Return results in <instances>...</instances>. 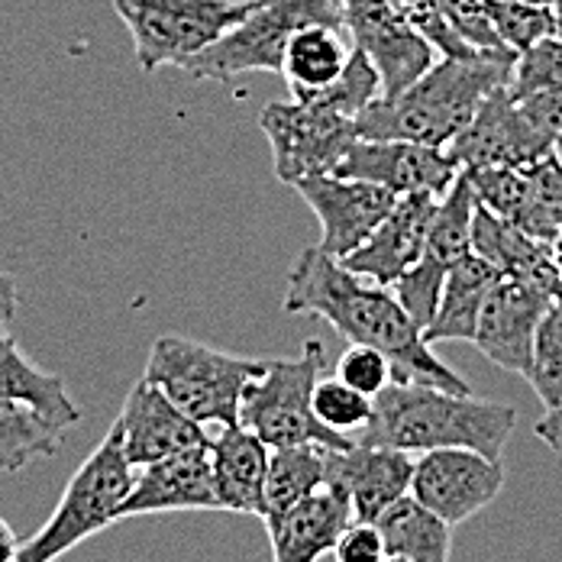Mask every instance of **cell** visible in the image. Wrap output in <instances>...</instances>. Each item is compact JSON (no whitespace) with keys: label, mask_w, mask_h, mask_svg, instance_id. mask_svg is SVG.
I'll list each match as a JSON object with an SVG mask.
<instances>
[{"label":"cell","mask_w":562,"mask_h":562,"mask_svg":"<svg viewBox=\"0 0 562 562\" xmlns=\"http://www.w3.org/2000/svg\"><path fill=\"white\" fill-rule=\"evenodd\" d=\"M281 311L324 317L349 342L382 349L392 362L394 382L437 385L452 394H472L465 379H459L450 366H443L430 352L424 330L404 311L392 288H382L349 272L321 246H307L294 259L284 284Z\"/></svg>","instance_id":"1"},{"label":"cell","mask_w":562,"mask_h":562,"mask_svg":"<svg viewBox=\"0 0 562 562\" xmlns=\"http://www.w3.org/2000/svg\"><path fill=\"white\" fill-rule=\"evenodd\" d=\"M514 53L437 56V61L401 94L379 98L359 113V139H404L447 149L482 108V101L510 81Z\"/></svg>","instance_id":"2"},{"label":"cell","mask_w":562,"mask_h":562,"mask_svg":"<svg viewBox=\"0 0 562 562\" xmlns=\"http://www.w3.org/2000/svg\"><path fill=\"white\" fill-rule=\"evenodd\" d=\"M517 427V407L452 394L437 385L392 382L372 397V417L356 443L404 452L475 450L502 459Z\"/></svg>","instance_id":"3"},{"label":"cell","mask_w":562,"mask_h":562,"mask_svg":"<svg viewBox=\"0 0 562 562\" xmlns=\"http://www.w3.org/2000/svg\"><path fill=\"white\" fill-rule=\"evenodd\" d=\"M269 359L221 352L188 337H159L149 349L143 379L201 427L239 424L246 389L266 372Z\"/></svg>","instance_id":"4"},{"label":"cell","mask_w":562,"mask_h":562,"mask_svg":"<svg viewBox=\"0 0 562 562\" xmlns=\"http://www.w3.org/2000/svg\"><path fill=\"white\" fill-rule=\"evenodd\" d=\"M133 475L136 469L123 452L120 427L113 420L108 437L68 479L49 520L26 543H20L13 562H58L85 540L104 533L116 524V510L133 488Z\"/></svg>","instance_id":"5"},{"label":"cell","mask_w":562,"mask_h":562,"mask_svg":"<svg viewBox=\"0 0 562 562\" xmlns=\"http://www.w3.org/2000/svg\"><path fill=\"white\" fill-rule=\"evenodd\" d=\"M324 366L327 356L317 339H307L297 359H269L266 372L243 394L239 424L249 434H256L269 450L304 447V443H317L339 452L352 450L356 447L352 437H342L314 417L311 394L321 382Z\"/></svg>","instance_id":"6"},{"label":"cell","mask_w":562,"mask_h":562,"mask_svg":"<svg viewBox=\"0 0 562 562\" xmlns=\"http://www.w3.org/2000/svg\"><path fill=\"white\" fill-rule=\"evenodd\" d=\"M304 26H342L339 0H252L236 26L181 68L191 78L217 85H229L249 71H281L288 40Z\"/></svg>","instance_id":"7"},{"label":"cell","mask_w":562,"mask_h":562,"mask_svg":"<svg viewBox=\"0 0 562 562\" xmlns=\"http://www.w3.org/2000/svg\"><path fill=\"white\" fill-rule=\"evenodd\" d=\"M249 7L252 0H113L146 75L162 65L181 68L236 26Z\"/></svg>","instance_id":"8"},{"label":"cell","mask_w":562,"mask_h":562,"mask_svg":"<svg viewBox=\"0 0 562 562\" xmlns=\"http://www.w3.org/2000/svg\"><path fill=\"white\" fill-rule=\"evenodd\" d=\"M259 130L272 146L276 178L294 184L311 175L337 171L339 159L359 139L356 120L317 101H272L259 113Z\"/></svg>","instance_id":"9"},{"label":"cell","mask_w":562,"mask_h":562,"mask_svg":"<svg viewBox=\"0 0 562 562\" xmlns=\"http://www.w3.org/2000/svg\"><path fill=\"white\" fill-rule=\"evenodd\" d=\"M472 217H475V191L465 171H459L447 194L437 201L424 256L392 284L397 301L404 304V311L414 317L420 330L434 321L447 272L462 256L472 252Z\"/></svg>","instance_id":"10"},{"label":"cell","mask_w":562,"mask_h":562,"mask_svg":"<svg viewBox=\"0 0 562 562\" xmlns=\"http://www.w3.org/2000/svg\"><path fill=\"white\" fill-rule=\"evenodd\" d=\"M505 488V462L475 450H427L414 459L411 498L440 514L450 527L472 520Z\"/></svg>","instance_id":"11"},{"label":"cell","mask_w":562,"mask_h":562,"mask_svg":"<svg viewBox=\"0 0 562 562\" xmlns=\"http://www.w3.org/2000/svg\"><path fill=\"white\" fill-rule=\"evenodd\" d=\"M339 7L352 46L372 58L382 75V98L401 94L437 61V49L392 0H339Z\"/></svg>","instance_id":"12"},{"label":"cell","mask_w":562,"mask_h":562,"mask_svg":"<svg viewBox=\"0 0 562 562\" xmlns=\"http://www.w3.org/2000/svg\"><path fill=\"white\" fill-rule=\"evenodd\" d=\"M301 201L314 211L321 221V249L334 259H346L356 252L375 226L389 217L397 194L389 188L359 181V178H342V175H311L291 184Z\"/></svg>","instance_id":"13"},{"label":"cell","mask_w":562,"mask_h":562,"mask_svg":"<svg viewBox=\"0 0 562 562\" xmlns=\"http://www.w3.org/2000/svg\"><path fill=\"white\" fill-rule=\"evenodd\" d=\"M557 301L553 291L520 279H498L475 324V349L510 375H527L533 339L543 314Z\"/></svg>","instance_id":"14"},{"label":"cell","mask_w":562,"mask_h":562,"mask_svg":"<svg viewBox=\"0 0 562 562\" xmlns=\"http://www.w3.org/2000/svg\"><path fill=\"white\" fill-rule=\"evenodd\" d=\"M553 149L537 136L530 120L524 116L510 88H495L465 130L447 146V156L459 169L482 166H533Z\"/></svg>","instance_id":"15"},{"label":"cell","mask_w":562,"mask_h":562,"mask_svg":"<svg viewBox=\"0 0 562 562\" xmlns=\"http://www.w3.org/2000/svg\"><path fill=\"white\" fill-rule=\"evenodd\" d=\"M459 171L462 169L447 156V149L404 139H356L334 175L389 188L397 198L417 191L443 198Z\"/></svg>","instance_id":"16"},{"label":"cell","mask_w":562,"mask_h":562,"mask_svg":"<svg viewBox=\"0 0 562 562\" xmlns=\"http://www.w3.org/2000/svg\"><path fill=\"white\" fill-rule=\"evenodd\" d=\"M175 510H221L207 443L139 465L130 495L116 510V524L130 517L175 514Z\"/></svg>","instance_id":"17"},{"label":"cell","mask_w":562,"mask_h":562,"mask_svg":"<svg viewBox=\"0 0 562 562\" xmlns=\"http://www.w3.org/2000/svg\"><path fill=\"white\" fill-rule=\"evenodd\" d=\"M437 201H440V194H430V191L397 198L389 217L375 226V233L339 262L362 279L392 288L394 281L424 256L427 229L434 221Z\"/></svg>","instance_id":"18"},{"label":"cell","mask_w":562,"mask_h":562,"mask_svg":"<svg viewBox=\"0 0 562 562\" xmlns=\"http://www.w3.org/2000/svg\"><path fill=\"white\" fill-rule=\"evenodd\" d=\"M116 427H120L123 452L133 469L159 462L166 456L191 450V447H201L211 437L207 427L194 424L181 407H175L169 397L156 385H149L146 379H139L130 389L123 411L116 417Z\"/></svg>","instance_id":"19"},{"label":"cell","mask_w":562,"mask_h":562,"mask_svg":"<svg viewBox=\"0 0 562 562\" xmlns=\"http://www.w3.org/2000/svg\"><path fill=\"white\" fill-rule=\"evenodd\" d=\"M327 469H330V485L349 498L352 517L379 520L394 502L411 495L414 452L356 443L346 452L330 450Z\"/></svg>","instance_id":"20"},{"label":"cell","mask_w":562,"mask_h":562,"mask_svg":"<svg viewBox=\"0 0 562 562\" xmlns=\"http://www.w3.org/2000/svg\"><path fill=\"white\" fill-rule=\"evenodd\" d=\"M349 498L334 485L307 495L304 502L284 507L279 514L262 517L272 543V562H321L334 553L339 533L349 527Z\"/></svg>","instance_id":"21"},{"label":"cell","mask_w":562,"mask_h":562,"mask_svg":"<svg viewBox=\"0 0 562 562\" xmlns=\"http://www.w3.org/2000/svg\"><path fill=\"white\" fill-rule=\"evenodd\" d=\"M207 452H211V472H214L221 510L262 517L269 447L243 424H233L207 437Z\"/></svg>","instance_id":"22"},{"label":"cell","mask_w":562,"mask_h":562,"mask_svg":"<svg viewBox=\"0 0 562 562\" xmlns=\"http://www.w3.org/2000/svg\"><path fill=\"white\" fill-rule=\"evenodd\" d=\"M472 252L485 259L502 279H520L540 284L557 294V269L550 259V246L517 224L492 214L475 201L472 217Z\"/></svg>","instance_id":"23"},{"label":"cell","mask_w":562,"mask_h":562,"mask_svg":"<svg viewBox=\"0 0 562 562\" xmlns=\"http://www.w3.org/2000/svg\"><path fill=\"white\" fill-rule=\"evenodd\" d=\"M498 279L502 276L485 259H479L475 252L462 256L447 272L434 321L424 327V339L430 346L434 342H450V339H469L472 342L479 314L485 307V297L498 284Z\"/></svg>","instance_id":"24"},{"label":"cell","mask_w":562,"mask_h":562,"mask_svg":"<svg viewBox=\"0 0 562 562\" xmlns=\"http://www.w3.org/2000/svg\"><path fill=\"white\" fill-rule=\"evenodd\" d=\"M0 394L33 407L36 414L53 420L58 430L78 427L85 417L56 372L40 369L20 352L16 339L7 334V324H0Z\"/></svg>","instance_id":"25"},{"label":"cell","mask_w":562,"mask_h":562,"mask_svg":"<svg viewBox=\"0 0 562 562\" xmlns=\"http://www.w3.org/2000/svg\"><path fill=\"white\" fill-rule=\"evenodd\" d=\"M346 36L342 26H304L288 40L279 75H284L294 101H307L337 81L352 56Z\"/></svg>","instance_id":"26"},{"label":"cell","mask_w":562,"mask_h":562,"mask_svg":"<svg viewBox=\"0 0 562 562\" xmlns=\"http://www.w3.org/2000/svg\"><path fill=\"white\" fill-rule=\"evenodd\" d=\"M385 550L411 562H450L452 527L430 507L404 495L379 520Z\"/></svg>","instance_id":"27"},{"label":"cell","mask_w":562,"mask_h":562,"mask_svg":"<svg viewBox=\"0 0 562 562\" xmlns=\"http://www.w3.org/2000/svg\"><path fill=\"white\" fill-rule=\"evenodd\" d=\"M327 456H330V447H317V443L269 450V469H266V510H262V517L279 514L284 507L304 502L307 495L327 488V485H330Z\"/></svg>","instance_id":"28"},{"label":"cell","mask_w":562,"mask_h":562,"mask_svg":"<svg viewBox=\"0 0 562 562\" xmlns=\"http://www.w3.org/2000/svg\"><path fill=\"white\" fill-rule=\"evenodd\" d=\"M61 434L53 420L36 414L33 407L0 394V472L13 475L26 465L56 456Z\"/></svg>","instance_id":"29"},{"label":"cell","mask_w":562,"mask_h":562,"mask_svg":"<svg viewBox=\"0 0 562 562\" xmlns=\"http://www.w3.org/2000/svg\"><path fill=\"white\" fill-rule=\"evenodd\" d=\"M527 181H530V198L517 226L550 243L562 229V162L553 153L537 159L533 166H527Z\"/></svg>","instance_id":"30"},{"label":"cell","mask_w":562,"mask_h":562,"mask_svg":"<svg viewBox=\"0 0 562 562\" xmlns=\"http://www.w3.org/2000/svg\"><path fill=\"white\" fill-rule=\"evenodd\" d=\"M385 94L382 88V75L372 65V58L366 56L362 49L352 46V56L346 61V68L339 71V78L334 85H327L324 91H317L307 101H317L330 111L346 113L352 120H359V113H366L379 98Z\"/></svg>","instance_id":"31"},{"label":"cell","mask_w":562,"mask_h":562,"mask_svg":"<svg viewBox=\"0 0 562 562\" xmlns=\"http://www.w3.org/2000/svg\"><path fill=\"white\" fill-rule=\"evenodd\" d=\"M530 389L543 401V407L562 404V301L557 297L550 311L543 314L537 339H533V359L530 372L524 375Z\"/></svg>","instance_id":"32"},{"label":"cell","mask_w":562,"mask_h":562,"mask_svg":"<svg viewBox=\"0 0 562 562\" xmlns=\"http://www.w3.org/2000/svg\"><path fill=\"white\" fill-rule=\"evenodd\" d=\"M485 10L498 43L514 56L530 49L543 36H553V7H533L520 0H485Z\"/></svg>","instance_id":"33"},{"label":"cell","mask_w":562,"mask_h":562,"mask_svg":"<svg viewBox=\"0 0 562 562\" xmlns=\"http://www.w3.org/2000/svg\"><path fill=\"white\" fill-rule=\"evenodd\" d=\"M311 407H314V417L324 424V427H330V430H337L342 437H349V434H359L366 424H369V417H372V397H366L362 392H356V389H349L342 379H321L317 385H314V394H311ZM356 440V437H352Z\"/></svg>","instance_id":"34"},{"label":"cell","mask_w":562,"mask_h":562,"mask_svg":"<svg viewBox=\"0 0 562 562\" xmlns=\"http://www.w3.org/2000/svg\"><path fill=\"white\" fill-rule=\"evenodd\" d=\"M507 88L514 94L537 91V88H557L562 91V40L560 36H543L530 49L517 53L514 71Z\"/></svg>","instance_id":"35"},{"label":"cell","mask_w":562,"mask_h":562,"mask_svg":"<svg viewBox=\"0 0 562 562\" xmlns=\"http://www.w3.org/2000/svg\"><path fill=\"white\" fill-rule=\"evenodd\" d=\"M337 379H342L349 389L362 392L366 397H375L392 385V362L382 349L375 346H362V342H349V349L339 356Z\"/></svg>","instance_id":"36"},{"label":"cell","mask_w":562,"mask_h":562,"mask_svg":"<svg viewBox=\"0 0 562 562\" xmlns=\"http://www.w3.org/2000/svg\"><path fill=\"white\" fill-rule=\"evenodd\" d=\"M394 7L427 36V43L437 49V56H472L482 49H472L443 16L440 0H392Z\"/></svg>","instance_id":"37"},{"label":"cell","mask_w":562,"mask_h":562,"mask_svg":"<svg viewBox=\"0 0 562 562\" xmlns=\"http://www.w3.org/2000/svg\"><path fill=\"white\" fill-rule=\"evenodd\" d=\"M334 562H385L389 550L382 540V530L375 520H349V527L339 533L334 547Z\"/></svg>","instance_id":"38"},{"label":"cell","mask_w":562,"mask_h":562,"mask_svg":"<svg viewBox=\"0 0 562 562\" xmlns=\"http://www.w3.org/2000/svg\"><path fill=\"white\" fill-rule=\"evenodd\" d=\"M533 434H537V440H543L562 459V404L560 407H547V414L533 424Z\"/></svg>","instance_id":"39"},{"label":"cell","mask_w":562,"mask_h":562,"mask_svg":"<svg viewBox=\"0 0 562 562\" xmlns=\"http://www.w3.org/2000/svg\"><path fill=\"white\" fill-rule=\"evenodd\" d=\"M16 307H20V288L16 279L10 272L0 269V324H10L16 317Z\"/></svg>","instance_id":"40"},{"label":"cell","mask_w":562,"mask_h":562,"mask_svg":"<svg viewBox=\"0 0 562 562\" xmlns=\"http://www.w3.org/2000/svg\"><path fill=\"white\" fill-rule=\"evenodd\" d=\"M20 553V540L13 533V527L0 517V562H13Z\"/></svg>","instance_id":"41"},{"label":"cell","mask_w":562,"mask_h":562,"mask_svg":"<svg viewBox=\"0 0 562 562\" xmlns=\"http://www.w3.org/2000/svg\"><path fill=\"white\" fill-rule=\"evenodd\" d=\"M547 246H550V259H553V269H557V297L562 301V229Z\"/></svg>","instance_id":"42"},{"label":"cell","mask_w":562,"mask_h":562,"mask_svg":"<svg viewBox=\"0 0 562 562\" xmlns=\"http://www.w3.org/2000/svg\"><path fill=\"white\" fill-rule=\"evenodd\" d=\"M553 36H560L562 40V0L553 3Z\"/></svg>","instance_id":"43"},{"label":"cell","mask_w":562,"mask_h":562,"mask_svg":"<svg viewBox=\"0 0 562 562\" xmlns=\"http://www.w3.org/2000/svg\"><path fill=\"white\" fill-rule=\"evenodd\" d=\"M520 3H533V7H553L557 0H520Z\"/></svg>","instance_id":"44"},{"label":"cell","mask_w":562,"mask_h":562,"mask_svg":"<svg viewBox=\"0 0 562 562\" xmlns=\"http://www.w3.org/2000/svg\"><path fill=\"white\" fill-rule=\"evenodd\" d=\"M553 156H557V159H560V162H562V136H560V139H557V146H553Z\"/></svg>","instance_id":"45"},{"label":"cell","mask_w":562,"mask_h":562,"mask_svg":"<svg viewBox=\"0 0 562 562\" xmlns=\"http://www.w3.org/2000/svg\"><path fill=\"white\" fill-rule=\"evenodd\" d=\"M385 562H411V560H404V557H394V553H389V557H385Z\"/></svg>","instance_id":"46"}]
</instances>
